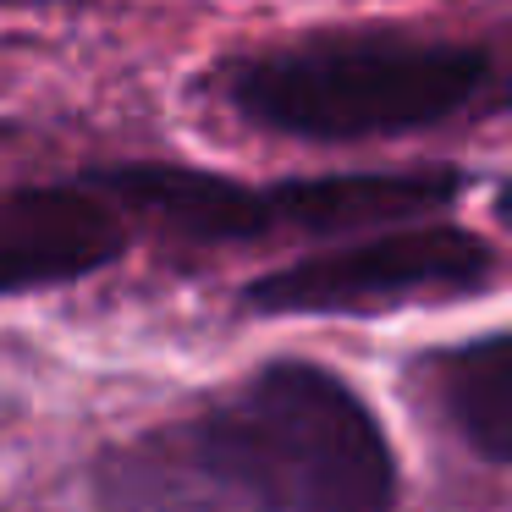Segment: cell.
Wrapping results in <instances>:
<instances>
[{"mask_svg":"<svg viewBox=\"0 0 512 512\" xmlns=\"http://www.w3.org/2000/svg\"><path fill=\"white\" fill-rule=\"evenodd\" d=\"M490 89V56L402 34H342L292 45L237 72V105L292 138L413 133L468 111Z\"/></svg>","mask_w":512,"mask_h":512,"instance_id":"cell-2","label":"cell"},{"mask_svg":"<svg viewBox=\"0 0 512 512\" xmlns=\"http://www.w3.org/2000/svg\"><path fill=\"white\" fill-rule=\"evenodd\" d=\"M188 430L237 512H391L397 501L380 424L320 364L281 358Z\"/></svg>","mask_w":512,"mask_h":512,"instance_id":"cell-1","label":"cell"},{"mask_svg":"<svg viewBox=\"0 0 512 512\" xmlns=\"http://www.w3.org/2000/svg\"><path fill=\"white\" fill-rule=\"evenodd\" d=\"M105 512H237V501L188 424H171L105 463Z\"/></svg>","mask_w":512,"mask_h":512,"instance_id":"cell-7","label":"cell"},{"mask_svg":"<svg viewBox=\"0 0 512 512\" xmlns=\"http://www.w3.org/2000/svg\"><path fill=\"white\" fill-rule=\"evenodd\" d=\"M122 221L83 188H0V292L56 287L111 265Z\"/></svg>","mask_w":512,"mask_h":512,"instance_id":"cell-4","label":"cell"},{"mask_svg":"<svg viewBox=\"0 0 512 512\" xmlns=\"http://www.w3.org/2000/svg\"><path fill=\"white\" fill-rule=\"evenodd\" d=\"M463 177L446 166L430 171H358V177H314L265 188L270 232H364V226L419 221L457 199Z\"/></svg>","mask_w":512,"mask_h":512,"instance_id":"cell-5","label":"cell"},{"mask_svg":"<svg viewBox=\"0 0 512 512\" xmlns=\"http://www.w3.org/2000/svg\"><path fill=\"white\" fill-rule=\"evenodd\" d=\"M94 182L111 199L133 204L138 215L160 221L177 237H193V243H248V237H270L265 193L243 188V182H226V177H210V171L122 166V171H100Z\"/></svg>","mask_w":512,"mask_h":512,"instance_id":"cell-6","label":"cell"},{"mask_svg":"<svg viewBox=\"0 0 512 512\" xmlns=\"http://www.w3.org/2000/svg\"><path fill=\"white\" fill-rule=\"evenodd\" d=\"M441 397L457 435L485 463L512 457V347L507 336H485L474 347H457L441 369Z\"/></svg>","mask_w":512,"mask_h":512,"instance_id":"cell-8","label":"cell"},{"mask_svg":"<svg viewBox=\"0 0 512 512\" xmlns=\"http://www.w3.org/2000/svg\"><path fill=\"white\" fill-rule=\"evenodd\" d=\"M490 281V248L457 226L391 232L358 248L303 259L292 270L254 281L248 309L259 314H364L408 298H463Z\"/></svg>","mask_w":512,"mask_h":512,"instance_id":"cell-3","label":"cell"}]
</instances>
